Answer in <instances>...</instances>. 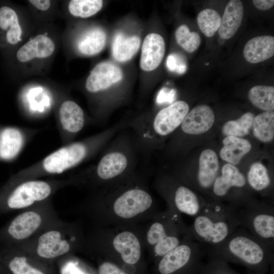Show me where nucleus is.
<instances>
[{
	"label": "nucleus",
	"mask_w": 274,
	"mask_h": 274,
	"mask_svg": "<svg viewBox=\"0 0 274 274\" xmlns=\"http://www.w3.org/2000/svg\"><path fill=\"white\" fill-rule=\"evenodd\" d=\"M106 43V35L99 27L92 28L82 35L77 46L78 51L85 55H93L100 52Z\"/></svg>",
	"instance_id": "nucleus-24"
},
{
	"label": "nucleus",
	"mask_w": 274,
	"mask_h": 274,
	"mask_svg": "<svg viewBox=\"0 0 274 274\" xmlns=\"http://www.w3.org/2000/svg\"><path fill=\"white\" fill-rule=\"evenodd\" d=\"M248 96L251 102L257 108L264 111L273 110V86H255L249 90Z\"/></svg>",
	"instance_id": "nucleus-28"
},
{
	"label": "nucleus",
	"mask_w": 274,
	"mask_h": 274,
	"mask_svg": "<svg viewBox=\"0 0 274 274\" xmlns=\"http://www.w3.org/2000/svg\"><path fill=\"white\" fill-rule=\"evenodd\" d=\"M203 246L206 254L211 257L237 261L254 267L267 262L274 249L241 226L221 243Z\"/></svg>",
	"instance_id": "nucleus-2"
},
{
	"label": "nucleus",
	"mask_w": 274,
	"mask_h": 274,
	"mask_svg": "<svg viewBox=\"0 0 274 274\" xmlns=\"http://www.w3.org/2000/svg\"><path fill=\"white\" fill-rule=\"evenodd\" d=\"M98 274H127L117 266L109 262L102 263L98 269Z\"/></svg>",
	"instance_id": "nucleus-36"
},
{
	"label": "nucleus",
	"mask_w": 274,
	"mask_h": 274,
	"mask_svg": "<svg viewBox=\"0 0 274 274\" xmlns=\"http://www.w3.org/2000/svg\"><path fill=\"white\" fill-rule=\"evenodd\" d=\"M0 27L8 30L6 38L9 43L15 44L21 40L22 30L17 14L12 9L6 6L0 9Z\"/></svg>",
	"instance_id": "nucleus-27"
},
{
	"label": "nucleus",
	"mask_w": 274,
	"mask_h": 274,
	"mask_svg": "<svg viewBox=\"0 0 274 274\" xmlns=\"http://www.w3.org/2000/svg\"><path fill=\"white\" fill-rule=\"evenodd\" d=\"M10 270L14 274H44L43 272L31 266L27 259L23 256H16L9 264Z\"/></svg>",
	"instance_id": "nucleus-34"
},
{
	"label": "nucleus",
	"mask_w": 274,
	"mask_h": 274,
	"mask_svg": "<svg viewBox=\"0 0 274 274\" xmlns=\"http://www.w3.org/2000/svg\"><path fill=\"white\" fill-rule=\"evenodd\" d=\"M189 110L188 104L177 100L161 109L154 116H144L125 121L138 153L148 157L157 148L160 139L180 126Z\"/></svg>",
	"instance_id": "nucleus-1"
},
{
	"label": "nucleus",
	"mask_w": 274,
	"mask_h": 274,
	"mask_svg": "<svg viewBox=\"0 0 274 274\" xmlns=\"http://www.w3.org/2000/svg\"><path fill=\"white\" fill-rule=\"evenodd\" d=\"M123 78L121 69L116 64L109 61L97 64L91 71L87 79L85 87L91 93L106 91Z\"/></svg>",
	"instance_id": "nucleus-10"
},
{
	"label": "nucleus",
	"mask_w": 274,
	"mask_h": 274,
	"mask_svg": "<svg viewBox=\"0 0 274 274\" xmlns=\"http://www.w3.org/2000/svg\"><path fill=\"white\" fill-rule=\"evenodd\" d=\"M141 44L138 36H126L122 32L117 33L112 44V53L114 58L119 62L130 60L138 52Z\"/></svg>",
	"instance_id": "nucleus-23"
},
{
	"label": "nucleus",
	"mask_w": 274,
	"mask_h": 274,
	"mask_svg": "<svg viewBox=\"0 0 274 274\" xmlns=\"http://www.w3.org/2000/svg\"><path fill=\"white\" fill-rule=\"evenodd\" d=\"M244 15L242 2L231 0L227 3L218 29L220 37L228 40L232 37L239 28Z\"/></svg>",
	"instance_id": "nucleus-18"
},
{
	"label": "nucleus",
	"mask_w": 274,
	"mask_h": 274,
	"mask_svg": "<svg viewBox=\"0 0 274 274\" xmlns=\"http://www.w3.org/2000/svg\"><path fill=\"white\" fill-rule=\"evenodd\" d=\"M113 245L124 262L134 264L139 260L141 247L138 238L132 232L124 231L118 233L114 238Z\"/></svg>",
	"instance_id": "nucleus-20"
},
{
	"label": "nucleus",
	"mask_w": 274,
	"mask_h": 274,
	"mask_svg": "<svg viewBox=\"0 0 274 274\" xmlns=\"http://www.w3.org/2000/svg\"><path fill=\"white\" fill-rule=\"evenodd\" d=\"M240 226L268 245L274 247V208L271 205L250 201L236 209Z\"/></svg>",
	"instance_id": "nucleus-6"
},
{
	"label": "nucleus",
	"mask_w": 274,
	"mask_h": 274,
	"mask_svg": "<svg viewBox=\"0 0 274 274\" xmlns=\"http://www.w3.org/2000/svg\"><path fill=\"white\" fill-rule=\"evenodd\" d=\"M219 168L218 158L216 152L210 149L203 150L199 157L196 177L197 187L203 190H211L218 175Z\"/></svg>",
	"instance_id": "nucleus-15"
},
{
	"label": "nucleus",
	"mask_w": 274,
	"mask_h": 274,
	"mask_svg": "<svg viewBox=\"0 0 274 274\" xmlns=\"http://www.w3.org/2000/svg\"><path fill=\"white\" fill-rule=\"evenodd\" d=\"M106 147L95 169L99 181L109 184L134 172L138 152L129 130L120 131Z\"/></svg>",
	"instance_id": "nucleus-4"
},
{
	"label": "nucleus",
	"mask_w": 274,
	"mask_h": 274,
	"mask_svg": "<svg viewBox=\"0 0 274 274\" xmlns=\"http://www.w3.org/2000/svg\"><path fill=\"white\" fill-rule=\"evenodd\" d=\"M247 184L245 176L236 166L225 164L222 168L221 175L217 177L210 190L215 198L211 202L221 203L226 199L230 201L229 206L232 207V192L244 189Z\"/></svg>",
	"instance_id": "nucleus-8"
},
{
	"label": "nucleus",
	"mask_w": 274,
	"mask_h": 274,
	"mask_svg": "<svg viewBox=\"0 0 274 274\" xmlns=\"http://www.w3.org/2000/svg\"><path fill=\"white\" fill-rule=\"evenodd\" d=\"M168 196L171 209L179 213L195 217L208 203L190 188L184 185H176Z\"/></svg>",
	"instance_id": "nucleus-11"
},
{
	"label": "nucleus",
	"mask_w": 274,
	"mask_h": 274,
	"mask_svg": "<svg viewBox=\"0 0 274 274\" xmlns=\"http://www.w3.org/2000/svg\"><path fill=\"white\" fill-rule=\"evenodd\" d=\"M243 54L246 60L251 63L267 60L274 54V37L265 35L250 39L244 47Z\"/></svg>",
	"instance_id": "nucleus-17"
},
{
	"label": "nucleus",
	"mask_w": 274,
	"mask_h": 274,
	"mask_svg": "<svg viewBox=\"0 0 274 274\" xmlns=\"http://www.w3.org/2000/svg\"><path fill=\"white\" fill-rule=\"evenodd\" d=\"M252 130L254 135L259 141L268 143L274 138V112L264 111L254 117Z\"/></svg>",
	"instance_id": "nucleus-26"
},
{
	"label": "nucleus",
	"mask_w": 274,
	"mask_h": 274,
	"mask_svg": "<svg viewBox=\"0 0 274 274\" xmlns=\"http://www.w3.org/2000/svg\"><path fill=\"white\" fill-rule=\"evenodd\" d=\"M101 0H72L68 5L70 13L76 17L87 18L98 12L102 8Z\"/></svg>",
	"instance_id": "nucleus-33"
},
{
	"label": "nucleus",
	"mask_w": 274,
	"mask_h": 274,
	"mask_svg": "<svg viewBox=\"0 0 274 274\" xmlns=\"http://www.w3.org/2000/svg\"><path fill=\"white\" fill-rule=\"evenodd\" d=\"M254 6L260 10H267L273 6V0H253L252 1Z\"/></svg>",
	"instance_id": "nucleus-38"
},
{
	"label": "nucleus",
	"mask_w": 274,
	"mask_h": 274,
	"mask_svg": "<svg viewBox=\"0 0 274 274\" xmlns=\"http://www.w3.org/2000/svg\"><path fill=\"white\" fill-rule=\"evenodd\" d=\"M235 210L229 205L208 202L188 227L189 237L203 245L221 243L240 226Z\"/></svg>",
	"instance_id": "nucleus-3"
},
{
	"label": "nucleus",
	"mask_w": 274,
	"mask_h": 274,
	"mask_svg": "<svg viewBox=\"0 0 274 274\" xmlns=\"http://www.w3.org/2000/svg\"><path fill=\"white\" fill-rule=\"evenodd\" d=\"M51 192V187L47 182L42 181L26 182L13 191L8 199L7 204L12 209H24L47 198Z\"/></svg>",
	"instance_id": "nucleus-9"
},
{
	"label": "nucleus",
	"mask_w": 274,
	"mask_h": 274,
	"mask_svg": "<svg viewBox=\"0 0 274 274\" xmlns=\"http://www.w3.org/2000/svg\"><path fill=\"white\" fill-rule=\"evenodd\" d=\"M62 274H85L73 264H67L62 268Z\"/></svg>",
	"instance_id": "nucleus-40"
},
{
	"label": "nucleus",
	"mask_w": 274,
	"mask_h": 274,
	"mask_svg": "<svg viewBox=\"0 0 274 274\" xmlns=\"http://www.w3.org/2000/svg\"><path fill=\"white\" fill-rule=\"evenodd\" d=\"M22 143L23 138L18 129H4L0 135V157L5 159L14 158L20 150Z\"/></svg>",
	"instance_id": "nucleus-25"
},
{
	"label": "nucleus",
	"mask_w": 274,
	"mask_h": 274,
	"mask_svg": "<svg viewBox=\"0 0 274 274\" xmlns=\"http://www.w3.org/2000/svg\"><path fill=\"white\" fill-rule=\"evenodd\" d=\"M59 118L63 128L67 132L77 133L84 127L83 111L72 100H66L62 104L59 109Z\"/></svg>",
	"instance_id": "nucleus-22"
},
{
	"label": "nucleus",
	"mask_w": 274,
	"mask_h": 274,
	"mask_svg": "<svg viewBox=\"0 0 274 274\" xmlns=\"http://www.w3.org/2000/svg\"><path fill=\"white\" fill-rule=\"evenodd\" d=\"M254 117L253 113L247 112L236 120L227 121L222 127V133L226 136H245L252 128Z\"/></svg>",
	"instance_id": "nucleus-30"
},
{
	"label": "nucleus",
	"mask_w": 274,
	"mask_h": 274,
	"mask_svg": "<svg viewBox=\"0 0 274 274\" xmlns=\"http://www.w3.org/2000/svg\"><path fill=\"white\" fill-rule=\"evenodd\" d=\"M214 121L215 115L211 108L200 105L188 112L179 127L185 134H199L209 130Z\"/></svg>",
	"instance_id": "nucleus-12"
},
{
	"label": "nucleus",
	"mask_w": 274,
	"mask_h": 274,
	"mask_svg": "<svg viewBox=\"0 0 274 274\" xmlns=\"http://www.w3.org/2000/svg\"><path fill=\"white\" fill-rule=\"evenodd\" d=\"M54 49V44L50 38L39 35L18 50L17 58L20 61L24 62L35 57H47L53 53Z\"/></svg>",
	"instance_id": "nucleus-19"
},
{
	"label": "nucleus",
	"mask_w": 274,
	"mask_h": 274,
	"mask_svg": "<svg viewBox=\"0 0 274 274\" xmlns=\"http://www.w3.org/2000/svg\"><path fill=\"white\" fill-rule=\"evenodd\" d=\"M28 2L37 8L42 11L47 10L51 3L49 0H30Z\"/></svg>",
	"instance_id": "nucleus-39"
},
{
	"label": "nucleus",
	"mask_w": 274,
	"mask_h": 274,
	"mask_svg": "<svg viewBox=\"0 0 274 274\" xmlns=\"http://www.w3.org/2000/svg\"><path fill=\"white\" fill-rule=\"evenodd\" d=\"M175 38L178 44L189 53L195 51L199 47L201 38L195 31H190L185 24L180 25L175 31Z\"/></svg>",
	"instance_id": "nucleus-32"
},
{
	"label": "nucleus",
	"mask_w": 274,
	"mask_h": 274,
	"mask_svg": "<svg viewBox=\"0 0 274 274\" xmlns=\"http://www.w3.org/2000/svg\"><path fill=\"white\" fill-rule=\"evenodd\" d=\"M222 142L223 146L220 151V156L233 165L239 163L252 148L248 140L238 137L226 136Z\"/></svg>",
	"instance_id": "nucleus-21"
},
{
	"label": "nucleus",
	"mask_w": 274,
	"mask_h": 274,
	"mask_svg": "<svg viewBox=\"0 0 274 274\" xmlns=\"http://www.w3.org/2000/svg\"><path fill=\"white\" fill-rule=\"evenodd\" d=\"M134 173L119 180L118 186L110 193L114 213L123 219L133 218L148 210L153 204V198L143 187L132 181Z\"/></svg>",
	"instance_id": "nucleus-5"
},
{
	"label": "nucleus",
	"mask_w": 274,
	"mask_h": 274,
	"mask_svg": "<svg viewBox=\"0 0 274 274\" xmlns=\"http://www.w3.org/2000/svg\"><path fill=\"white\" fill-rule=\"evenodd\" d=\"M41 215L33 211L22 213L11 222L8 231L14 239L23 240L34 233L42 223Z\"/></svg>",
	"instance_id": "nucleus-16"
},
{
	"label": "nucleus",
	"mask_w": 274,
	"mask_h": 274,
	"mask_svg": "<svg viewBox=\"0 0 274 274\" xmlns=\"http://www.w3.org/2000/svg\"><path fill=\"white\" fill-rule=\"evenodd\" d=\"M184 64H186V63L177 54H171L167 57L166 65L168 70L171 72H176L180 66Z\"/></svg>",
	"instance_id": "nucleus-37"
},
{
	"label": "nucleus",
	"mask_w": 274,
	"mask_h": 274,
	"mask_svg": "<svg viewBox=\"0 0 274 274\" xmlns=\"http://www.w3.org/2000/svg\"><path fill=\"white\" fill-rule=\"evenodd\" d=\"M221 274H227L226 273H221Z\"/></svg>",
	"instance_id": "nucleus-41"
},
{
	"label": "nucleus",
	"mask_w": 274,
	"mask_h": 274,
	"mask_svg": "<svg viewBox=\"0 0 274 274\" xmlns=\"http://www.w3.org/2000/svg\"><path fill=\"white\" fill-rule=\"evenodd\" d=\"M221 21L219 14L211 9L202 10L197 17V22L200 31L209 38L213 37L218 30Z\"/></svg>",
	"instance_id": "nucleus-31"
},
{
	"label": "nucleus",
	"mask_w": 274,
	"mask_h": 274,
	"mask_svg": "<svg viewBox=\"0 0 274 274\" xmlns=\"http://www.w3.org/2000/svg\"><path fill=\"white\" fill-rule=\"evenodd\" d=\"M176 91L174 89L162 88L158 92L156 101L158 104L167 103L171 104L175 101Z\"/></svg>",
	"instance_id": "nucleus-35"
},
{
	"label": "nucleus",
	"mask_w": 274,
	"mask_h": 274,
	"mask_svg": "<svg viewBox=\"0 0 274 274\" xmlns=\"http://www.w3.org/2000/svg\"><path fill=\"white\" fill-rule=\"evenodd\" d=\"M71 246L59 231L51 230L44 232L39 238L36 251L43 258L53 259L69 252Z\"/></svg>",
	"instance_id": "nucleus-14"
},
{
	"label": "nucleus",
	"mask_w": 274,
	"mask_h": 274,
	"mask_svg": "<svg viewBox=\"0 0 274 274\" xmlns=\"http://www.w3.org/2000/svg\"><path fill=\"white\" fill-rule=\"evenodd\" d=\"M165 51V42L161 36L156 33L147 35L142 47L141 68L147 72L156 69L161 62Z\"/></svg>",
	"instance_id": "nucleus-13"
},
{
	"label": "nucleus",
	"mask_w": 274,
	"mask_h": 274,
	"mask_svg": "<svg viewBox=\"0 0 274 274\" xmlns=\"http://www.w3.org/2000/svg\"><path fill=\"white\" fill-rule=\"evenodd\" d=\"M246 179L251 189L257 192L267 190L271 184V180L267 168L259 162L251 165Z\"/></svg>",
	"instance_id": "nucleus-29"
},
{
	"label": "nucleus",
	"mask_w": 274,
	"mask_h": 274,
	"mask_svg": "<svg viewBox=\"0 0 274 274\" xmlns=\"http://www.w3.org/2000/svg\"><path fill=\"white\" fill-rule=\"evenodd\" d=\"M112 139L105 140L91 147V144L83 142L70 144L46 157L43 161V167L49 173L61 174L83 161L91 149L106 147Z\"/></svg>",
	"instance_id": "nucleus-7"
}]
</instances>
